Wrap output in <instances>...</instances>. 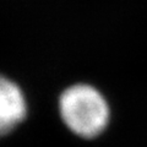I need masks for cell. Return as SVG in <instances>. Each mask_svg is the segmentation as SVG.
I'll return each instance as SVG.
<instances>
[{
  "mask_svg": "<svg viewBox=\"0 0 147 147\" xmlns=\"http://www.w3.org/2000/svg\"><path fill=\"white\" fill-rule=\"evenodd\" d=\"M27 115V104L21 88L0 75V136L7 135Z\"/></svg>",
  "mask_w": 147,
  "mask_h": 147,
  "instance_id": "obj_2",
  "label": "cell"
},
{
  "mask_svg": "<svg viewBox=\"0 0 147 147\" xmlns=\"http://www.w3.org/2000/svg\"><path fill=\"white\" fill-rule=\"evenodd\" d=\"M59 110L65 125L84 139L102 134L110 117L104 96L86 84L74 85L64 91L59 99Z\"/></svg>",
  "mask_w": 147,
  "mask_h": 147,
  "instance_id": "obj_1",
  "label": "cell"
}]
</instances>
